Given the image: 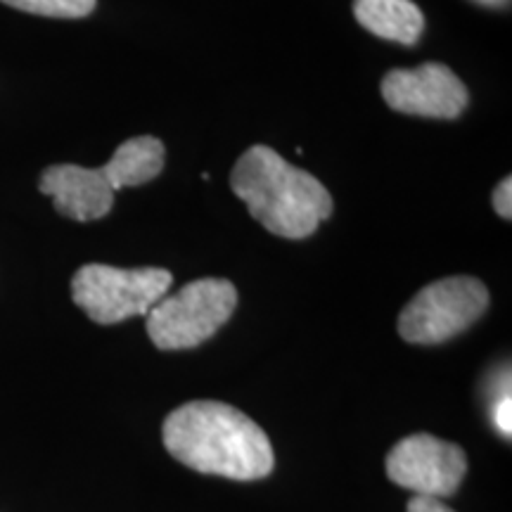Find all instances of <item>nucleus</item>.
Returning <instances> with one entry per match:
<instances>
[{
    "label": "nucleus",
    "instance_id": "2",
    "mask_svg": "<svg viewBox=\"0 0 512 512\" xmlns=\"http://www.w3.org/2000/svg\"><path fill=\"white\" fill-rule=\"evenodd\" d=\"M230 188L273 235L304 240L335 209L332 195L309 171L285 162L266 145L249 147L230 174Z\"/></svg>",
    "mask_w": 512,
    "mask_h": 512
},
{
    "label": "nucleus",
    "instance_id": "6",
    "mask_svg": "<svg viewBox=\"0 0 512 512\" xmlns=\"http://www.w3.org/2000/svg\"><path fill=\"white\" fill-rule=\"evenodd\" d=\"M467 472L465 451L432 434L401 439L387 456V475L415 496L446 498L458 491Z\"/></svg>",
    "mask_w": 512,
    "mask_h": 512
},
{
    "label": "nucleus",
    "instance_id": "3",
    "mask_svg": "<svg viewBox=\"0 0 512 512\" xmlns=\"http://www.w3.org/2000/svg\"><path fill=\"white\" fill-rule=\"evenodd\" d=\"M238 306L230 280L202 278L162 297L147 313V335L162 351L200 347L228 323Z\"/></svg>",
    "mask_w": 512,
    "mask_h": 512
},
{
    "label": "nucleus",
    "instance_id": "4",
    "mask_svg": "<svg viewBox=\"0 0 512 512\" xmlns=\"http://www.w3.org/2000/svg\"><path fill=\"white\" fill-rule=\"evenodd\" d=\"M174 275L166 268H114L86 264L74 273L72 297L86 316L100 325H114L133 316H147L166 297Z\"/></svg>",
    "mask_w": 512,
    "mask_h": 512
},
{
    "label": "nucleus",
    "instance_id": "10",
    "mask_svg": "<svg viewBox=\"0 0 512 512\" xmlns=\"http://www.w3.org/2000/svg\"><path fill=\"white\" fill-rule=\"evenodd\" d=\"M164 157L166 150L162 140L138 136L121 143L110 162L100 169L117 192L121 188H136V185L150 183L152 178H157L164 169Z\"/></svg>",
    "mask_w": 512,
    "mask_h": 512
},
{
    "label": "nucleus",
    "instance_id": "11",
    "mask_svg": "<svg viewBox=\"0 0 512 512\" xmlns=\"http://www.w3.org/2000/svg\"><path fill=\"white\" fill-rule=\"evenodd\" d=\"M10 8L29 12V15L55 17V19H81L88 17L98 0H0Z\"/></svg>",
    "mask_w": 512,
    "mask_h": 512
},
{
    "label": "nucleus",
    "instance_id": "14",
    "mask_svg": "<svg viewBox=\"0 0 512 512\" xmlns=\"http://www.w3.org/2000/svg\"><path fill=\"white\" fill-rule=\"evenodd\" d=\"M510 408H512V399L508 392L505 396H501V401H498V406H496V425H498V430L505 434V437H510V432H512Z\"/></svg>",
    "mask_w": 512,
    "mask_h": 512
},
{
    "label": "nucleus",
    "instance_id": "12",
    "mask_svg": "<svg viewBox=\"0 0 512 512\" xmlns=\"http://www.w3.org/2000/svg\"><path fill=\"white\" fill-rule=\"evenodd\" d=\"M494 209L498 216H503V219H510L512 216V181L510 178H503V181L496 185Z\"/></svg>",
    "mask_w": 512,
    "mask_h": 512
},
{
    "label": "nucleus",
    "instance_id": "9",
    "mask_svg": "<svg viewBox=\"0 0 512 512\" xmlns=\"http://www.w3.org/2000/svg\"><path fill=\"white\" fill-rule=\"evenodd\" d=\"M354 15L370 34L415 46L425 29V17L413 0H354Z\"/></svg>",
    "mask_w": 512,
    "mask_h": 512
},
{
    "label": "nucleus",
    "instance_id": "13",
    "mask_svg": "<svg viewBox=\"0 0 512 512\" xmlns=\"http://www.w3.org/2000/svg\"><path fill=\"white\" fill-rule=\"evenodd\" d=\"M406 512H453L448 505H444L439 498L430 496H413L411 503H408Z\"/></svg>",
    "mask_w": 512,
    "mask_h": 512
},
{
    "label": "nucleus",
    "instance_id": "7",
    "mask_svg": "<svg viewBox=\"0 0 512 512\" xmlns=\"http://www.w3.org/2000/svg\"><path fill=\"white\" fill-rule=\"evenodd\" d=\"M382 98L401 114L456 119L465 112L470 95L451 69L430 62L413 69H392L382 79Z\"/></svg>",
    "mask_w": 512,
    "mask_h": 512
},
{
    "label": "nucleus",
    "instance_id": "5",
    "mask_svg": "<svg viewBox=\"0 0 512 512\" xmlns=\"http://www.w3.org/2000/svg\"><path fill=\"white\" fill-rule=\"evenodd\" d=\"M489 306V290L470 275H453L420 290L399 318V335L411 344H441L470 328Z\"/></svg>",
    "mask_w": 512,
    "mask_h": 512
},
{
    "label": "nucleus",
    "instance_id": "8",
    "mask_svg": "<svg viewBox=\"0 0 512 512\" xmlns=\"http://www.w3.org/2000/svg\"><path fill=\"white\" fill-rule=\"evenodd\" d=\"M38 188L43 195L53 197L57 214L81 223L110 214L117 195L102 169H86L79 164L48 166Z\"/></svg>",
    "mask_w": 512,
    "mask_h": 512
},
{
    "label": "nucleus",
    "instance_id": "1",
    "mask_svg": "<svg viewBox=\"0 0 512 512\" xmlns=\"http://www.w3.org/2000/svg\"><path fill=\"white\" fill-rule=\"evenodd\" d=\"M166 451L202 475L252 482L271 475L275 456L266 432L221 401H190L164 420Z\"/></svg>",
    "mask_w": 512,
    "mask_h": 512
}]
</instances>
